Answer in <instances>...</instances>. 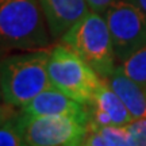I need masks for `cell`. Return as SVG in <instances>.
Returning <instances> with one entry per match:
<instances>
[{
  "label": "cell",
  "instance_id": "4",
  "mask_svg": "<svg viewBox=\"0 0 146 146\" xmlns=\"http://www.w3.org/2000/svg\"><path fill=\"white\" fill-rule=\"evenodd\" d=\"M47 74L52 87L85 106L94 99L103 80L87 61L62 42L50 49Z\"/></svg>",
  "mask_w": 146,
  "mask_h": 146
},
{
  "label": "cell",
  "instance_id": "7",
  "mask_svg": "<svg viewBox=\"0 0 146 146\" xmlns=\"http://www.w3.org/2000/svg\"><path fill=\"white\" fill-rule=\"evenodd\" d=\"M21 111L33 116H70L87 125L89 122L87 106L54 87L42 91L27 104L21 107Z\"/></svg>",
  "mask_w": 146,
  "mask_h": 146
},
{
  "label": "cell",
  "instance_id": "16",
  "mask_svg": "<svg viewBox=\"0 0 146 146\" xmlns=\"http://www.w3.org/2000/svg\"><path fill=\"white\" fill-rule=\"evenodd\" d=\"M12 108H14V107L8 106L7 103H4V104H1V103H0V125H1V123H4L5 120L10 119L11 116L14 115Z\"/></svg>",
  "mask_w": 146,
  "mask_h": 146
},
{
  "label": "cell",
  "instance_id": "8",
  "mask_svg": "<svg viewBox=\"0 0 146 146\" xmlns=\"http://www.w3.org/2000/svg\"><path fill=\"white\" fill-rule=\"evenodd\" d=\"M89 114L88 126H123L129 125L133 119L130 111L107 80L103 78L94 99L87 104Z\"/></svg>",
  "mask_w": 146,
  "mask_h": 146
},
{
  "label": "cell",
  "instance_id": "9",
  "mask_svg": "<svg viewBox=\"0 0 146 146\" xmlns=\"http://www.w3.org/2000/svg\"><path fill=\"white\" fill-rule=\"evenodd\" d=\"M39 3L53 41L61 39L74 23L91 11L87 0H39Z\"/></svg>",
  "mask_w": 146,
  "mask_h": 146
},
{
  "label": "cell",
  "instance_id": "12",
  "mask_svg": "<svg viewBox=\"0 0 146 146\" xmlns=\"http://www.w3.org/2000/svg\"><path fill=\"white\" fill-rule=\"evenodd\" d=\"M126 74L146 88V42L138 50L119 64Z\"/></svg>",
  "mask_w": 146,
  "mask_h": 146
},
{
  "label": "cell",
  "instance_id": "5",
  "mask_svg": "<svg viewBox=\"0 0 146 146\" xmlns=\"http://www.w3.org/2000/svg\"><path fill=\"white\" fill-rule=\"evenodd\" d=\"M15 118L29 146H81L88 134V125L70 116H33L21 111Z\"/></svg>",
  "mask_w": 146,
  "mask_h": 146
},
{
  "label": "cell",
  "instance_id": "10",
  "mask_svg": "<svg viewBox=\"0 0 146 146\" xmlns=\"http://www.w3.org/2000/svg\"><path fill=\"white\" fill-rule=\"evenodd\" d=\"M110 87L115 91L130 111L133 119L146 118V88L126 74L118 65L115 72L106 78Z\"/></svg>",
  "mask_w": 146,
  "mask_h": 146
},
{
  "label": "cell",
  "instance_id": "14",
  "mask_svg": "<svg viewBox=\"0 0 146 146\" xmlns=\"http://www.w3.org/2000/svg\"><path fill=\"white\" fill-rule=\"evenodd\" d=\"M127 127L133 135L134 146H146V118L131 120Z\"/></svg>",
  "mask_w": 146,
  "mask_h": 146
},
{
  "label": "cell",
  "instance_id": "11",
  "mask_svg": "<svg viewBox=\"0 0 146 146\" xmlns=\"http://www.w3.org/2000/svg\"><path fill=\"white\" fill-rule=\"evenodd\" d=\"M83 146H134V139L127 125L88 126Z\"/></svg>",
  "mask_w": 146,
  "mask_h": 146
},
{
  "label": "cell",
  "instance_id": "1",
  "mask_svg": "<svg viewBox=\"0 0 146 146\" xmlns=\"http://www.w3.org/2000/svg\"><path fill=\"white\" fill-rule=\"evenodd\" d=\"M50 49L21 52L0 58V94L3 103L21 108L52 84L47 74Z\"/></svg>",
  "mask_w": 146,
  "mask_h": 146
},
{
  "label": "cell",
  "instance_id": "2",
  "mask_svg": "<svg viewBox=\"0 0 146 146\" xmlns=\"http://www.w3.org/2000/svg\"><path fill=\"white\" fill-rule=\"evenodd\" d=\"M52 41L39 0H0V52L46 49Z\"/></svg>",
  "mask_w": 146,
  "mask_h": 146
},
{
  "label": "cell",
  "instance_id": "3",
  "mask_svg": "<svg viewBox=\"0 0 146 146\" xmlns=\"http://www.w3.org/2000/svg\"><path fill=\"white\" fill-rule=\"evenodd\" d=\"M60 41L87 61L100 77H110L119 65L103 12L91 10L74 23Z\"/></svg>",
  "mask_w": 146,
  "mask_h": 146
},
{
  "label": "cell",
  "instance_id": "15",
  "mask_svg": "<svg viewBox=\"0 0 146 146\" xmlns=\"http://www.w3.org/2000/svg\"><path fill=\"white\" fill-rule=\"evenodd\" d=\"M89 4V8L92 11H98V12H104V10L108 7L111 3H114L116 0H87Z\"/></svg>",
  "mask_w": 146,
  "mask_h": 146
},
{
  "label": "cell",
  "instance_id": "13",
  "mask_svg": "<svg viewBox=\"0 0 146 146\" xmlns=\"http://www.w3.org/2000/svg\"><path fill=\"white\" fill-rule=\"evenodd\" d=\"M14 114L10 119L0 125V146H23V135Z\"/></svg>",
  "mask_w": 146,
  "mask_h": 146
},
{
  "label": "cell",
  "instance_id": "6",
  "mask_svg": "<svg viewBox=\"0 0 146 146\" xmlns=\"http://www.w3.org/2000/svg\"><path fill=\"white\" fill-rule=\"evenodd\" d=\"M118 64L146 42V12L133 0H116L103 12Z\"/></svg>",
  "mask_w": 146,
  "mask_h": 146
},
{
  "label": "cell",
  "instance_id": "18",
  "mask_svg": "<svg viewBox=\"0 0 146 146\" xmlns=\"http://www.w3.org/2000/svg\"><path fill=\"white\" fill-rule=\"evenodd\" d=\"M0 99H1V94H0Z\"/></svg>",
  "mask_w": 146,
  "mask_h": 146
},
{
  "label": "cell",
  "instance_id": "17",
  "mask_svg": "<svg viewBox=\"0 0 146 146\" xmlns=\"http://www.w3.org/2000/svg\"><path fill=\"white\" fill-rule=\"evenodd\" d=\"M133 1H134L135 4L139 5V7H141L142 10H143V11L146 12V0H133Z\"/></svg>",
  "mask_w": 146,
  "mask_h": 146
}]
</instances>
